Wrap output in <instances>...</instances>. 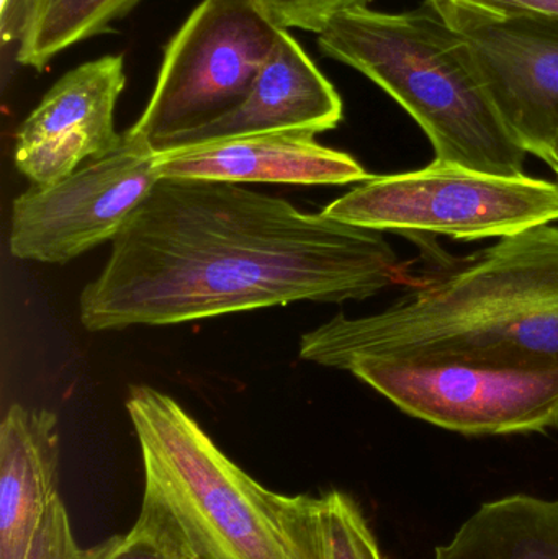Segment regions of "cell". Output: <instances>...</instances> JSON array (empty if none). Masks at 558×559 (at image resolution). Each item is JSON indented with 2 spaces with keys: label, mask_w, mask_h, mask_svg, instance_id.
Wrapping results in <instances>:
<instances>
[{
  "label": "cell",
  "mask_w": 558,
  "mask_h": 559,
  "mask_svg": "<svg viewBox=\"0 0 558 559\" xmlns=\"http://www.w3.org/2000/svg\"><path fill=\"white\" fill-rule=\"evenodd\" d=\"M321 213L370 231L501 239L558 222V182L432 160L425 169L372 176Z\"/></svg>",
  "instance_id": "obj_5"
},
{
  "label": "cell",
  "mask_w": 558,
  "mask_h": 559,
  "mask_svg": "<svg viewBox=\"0 0 558 559\" xmlns=\"http://www.w3.org/2000/svg\"><path fill=\"white\" fill-rule=\"evenodd\" d=\"M307 131L226 138L157 151L161 179L231 183L346 186L370 174L351 154L318 143Z\"/></svg>",
  "instance_id": "obj_11"
},
{
  "label": "cell",
  "mask_w": 558,
  "mask_h": 559,
  "mask_svg": "<svg viewBox=\"0 0 558 559\" xmlns=\"http://www.w3.org/2000/svg\"><path fill=\"white\" fill-rule=\"evenodd\" d=\"M274 502L290 559H389L363 509L346 492H274Z\"/></svg>",
  "instance_id": "obj_15"
},
{
  "label": "cell",
  "mask_w": 558,
  "mask_h": 559,
  "mask_svg": "<svg viewBox=\"0 0 558 559\" xmlns=\"http://www.w3.org/2000/svg\"><path fill=\"white\" fill-rule=\"evenodd\" d=\"M435 559H558V499L508 496L482 506Z\"/></svg>",
  "instance_id": "obj_14"
},
{
  "label": "cell",
  "mask_w": 558,
  "mask_h": 559,
  "mask_svg": "<svg viewBox=\"0 0 558 559\" xmlns=\"http://www.w3.org/2000/svg\"><path fill=\"white\" fill-rule=\"evenodd\" d=\"M438 13H461L485 20H558V0H428Z\"/></svg>",
  "instance_id": "obj_20"
},
{
  "label": "cell",
  "mask_w": 558,
  "mask_h": 559,
  "mask_svg": "<svg viewBox=\"0 0 558 559\" xmlns=\"http://www.w3.org/2000/svg\"><path fill=\"white\" fill-rule=\"evenodd\" d=\"M269 19L282 29L320 33L331 19L367 5L369 0H256Z\"/></svg>",
  "instance_id": "obj_19"
},
{
  "label": "cell",
  "mask_w": 558,
  "mask_h": 559,
  "mask_svg": "<svg viewBox=\"0 0 558 559\" xmlns=\"http://www.w3.org/2000/svg\"><path fill=\"white\" fill-rule=\"evenodd\" d=\"M318 46L399 102L431 141L435 160L524 174L526 150L501 117L472 46L428 3L400 13L347 10L318 33Z\"/></svg>",
  "instance_id": "obj_3"
},
{
  "label": "cell",
  "mask_w": 558,
  "mask_h": 559,
  "mask_svg": "<svg viewBox=\"0 0 558 559\" xmlns=\"http://www.w3.org/2000/svg\"><path fill=\"white\" fill-rule=\"evenodd\" d=\"M439 15L472 46L491 97L521 146L554 170L558 144V20Z\"/></svg>",
  "instance_id": "obj_9"
},
{
  "label": "cell",
  "mask_w": 558,
  "mask_h": 559,
  "mask_svg": "<svg viewBox=\"0 0 558 559\" xmlns=\"http://www.w3.org/2000/svg\"><path fill=\"white\" fill-rule=\"evenodd\" d=\"M127 85L123 56H102L62 75L15 134V166L32 186H49L115 153V107Z\"/></svg>",
  "instance_id": "obj_10"
},
{
  "label": "cell",
  "mask_w": 558,
  "mask_h": 559,
  "mask_svg": "<svg viewBox=\"0 0 558 559\" xmlns=\"http://www.w3.org/2000/svg\"><path fill=\"white\" fill-rule=\"evenodd\" d=\"M366 357H558V228L501 238L426 278L377 314L334 316L300 341V358L347 370Z\"/></svg>",
  "instance_id": "obj_2"
},
{
  "label": "cell",
  "mask_w": 558,
  "mask_h": 559,
  "mask_svg": "<svg viewBox=\"0 0 558 559\" xmlns=\"http://www.w3.org/2000/svg\"><path fill=\"white\" fill-rule=\"evenodd\" d=\"M284 29L256 0H203L174 35L130 133L154 151L245 102Z\"/></svg>",
  "instance_id": "obj_7"
},
{
  "label": "cell",
  "mask_w": 558,
  "mask_h": 559,
  "mask_svg": "<svg viewBox=\"0 0 558 559\" xmlns=\"http://www.w3.org/2000/svg\"><path fill=\"white\" fill-rule=\"evenodd\" d=\"M382 233L301 212L245 183L161 179L79 296L91 332L292 302L363 301L395 285Z\"/></svg>",
  "instance_id": "obj_1"
},
{
  "label": "cell",
  "mask_w": 558,
  "mask_h": 559,
  "mask_svg": "<svg viewBox=\"0 0 558 559\" xmlns=\"http://www.w3.org/2000/svg\"><path fill=\"white\" fill-rule=\"evenodd\" d=\"M118 538L120 535L107 538L95 547H79L64 502L58 496L49 506L26 559H107Z\"/></svg>",
  "instance_id": "obj_18"
},
{
  "label": "cell",
  "mask_w": 558,
  "mask_h": 559,
  "mask_svg": "<svg viewBox=\"0 0 558 559\" xmlns=\"http://www.w3.org/2000/svg\"><path fill=\"white\" fill-rule=\"evenodd\" d=\"M346 371L408 416L464 436L558 427V357H366Z\"/></svg>",
  "instance_id": "obj_6"
},
{
  "label": "cell",
  "mask_w": 558,
  "mask_h": 559,
  "mask_svg": "<svg viewBox=\"0 0 558 559\" xmlns=\"http://www.w3.org/2000/svg\"><path fill=\"white\" fill-rule=\"evenodd\" d=\"M156 501L199 559H290L274 492L228 459L169 394L131 386L127 400Z\"/></svg>",
  "instance_id": "obj_4"
},
{
  "label": "cell",
  "mask_w": 558,
  "mask_h": 559,
  "mask_svg": "<svg viewBox=\"0 0 558 559\" xmlns=\"http://www.w3.org/2000/svg\"><path fill=\"white\" fill-rule=\"evenodd\" d=\"M107 559H199L169 515L143 496L140 515L127 535H120Z\"/></svg>",
  "instance_id": "obj_17"
},
{
  "label": "cell",
  "mask_w": 558,
  "mask_h": 559,
  "mask_svg": "<svg viewBox=\"0 0 558 559\" xmlns=\"http://www.w3.org/2000/svg\"><path fill=\"white\" fill-rule=\"evenodd\" d=\"M343 114L334 85L284 29L245 102L219 120L176 138L164 150L278 131L320 134L334 130Z\"/></svg>",
  "instance_id": "obj_12"
},
{
  "label": "cell",
  "mask_w": 558,
  "mask_h": 559,
  "mask_svg": "<svg viewBox=\"0 0 558 559\" xmlns=\"http://www.w3.org/2000/svg\"><path fill=\"white\" fill-rule=\"evenodd\" d=\"M159 180L156 151L127 131L115 153L58 182L32 186L13 200L10 254L20 261L68 264L114 241Z\"/></svg>",
  "instance_id": "obj_8"
},
{
  "label": "cell",
  "mask_w": 558,
  "mask_h": 559,
  "mask_svg": "<svg viewBox=\"0 0 558 559\" xmlns=\"http://www.w3.org/2000/svg\"><path fill=\"white\" fill-rule=\"evenodd\" d=\"M22 0H0V19H2L3 43L15 39L16 22H19Z\"/></svg>",
  "instance_id": "obj_21"
},
{
  "label": "cell",
  "mask_w": 558,
  "mask_h": 559,
  "mask_svg": "<svg viewBox=\"0 0 558 559\" xmlns=\"http://www.w3.org/2000/svg\"><path fill=\"white\" fill-rule=\"evenodd\" d=\"M58 417L13 404L0 424V559H26L58 498Z\"/></svg>",
  "instance_id": "obj_13"
},
{
  "label": "cell",
  "mask_w": 558,
  "mask_h": 559,
  "mask_svg": "<svg viewBox=\"0 0 558 559\" xmlns=\"http://www.w3.org/2000/svg\"><path fill=\"white\" fill-rule=\"evenodd\" d=\"M143 0H22L16 61L43 71L51 59L85 39L111 32Z\"/></svg>",
  "instance_id": "obj_16"
},
{
  "label": "cell",
  "mask_w": 558,
  "mask_h": 559,
  "mask_svg": "<svg viewBox=\"0 0 558 559\" xmlns=\"http://www.w3.org/2000/svg\"><path fill=\"white\" fill-rule=\"evenodd\" d=\"M554 173L558 177V144H557V153H556V167H554Z\"/></svg>",
  "instance_id": "obj_22"
}]
</instances>
